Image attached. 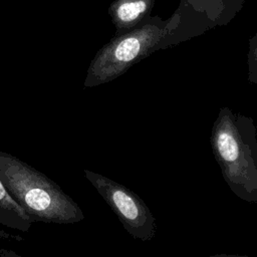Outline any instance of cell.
<instances>
[{"label":"cell","mask_w":257,"mask_h":257,"mask_svg":"<svg viewBox=\"0 0 257 257\" xmlns=\"http://www.w3.org/2000/svg\"><path fill=\"white\" fill-rule=\"evenodd\" d=\"M210 144L222 177L240 200L257 204V128L249 116L220 108Z\"/></svg>","instance_id":"obj_1"},{"label":"cell","mask_w":257,"mask_h":257,"mask_svg":"<svg viewBox=\"0 0 257 257\" xmlns=\"http://www.w3.org/2000/svg\"><path fill=\"white\" fill-rule=\"evenodd\" d=\"M0 179L32 222L74 224L84 213L54 181L15 156L0 151Z\"/></svg>","instance_id":"obj_2"},{"label":"cell","mask_w":257,"mask_h":257,"mask_svg":"<svg viewBox=\"0 0 257 257\" xmlns=\"http://www.w3.org/2000/svg\"><path fill=\"white\" fill-rule=\"evenodd\" d=\"M171 33V22L149 18L128 31L114 35L92 58L83 86L94 87L122 75L132 65L161 47Z\"/></svg>","instance_id":"obj_3"},{"label":"cell","mask_w":257,"mask_h":257,"mask_svg":"<svg viewBox=\"0 0 257 257\" xmlns=\"http://www.w3.org/2000/svg\"><path fill=\"white\" fill-rule=\"evenodd\" d=\"M83 173L133 238L151 241L155 237L156 218L139 195L101 174L89 170Z\"/></svg>","instance_id":"obj_4"},{"label":"cell","mask_w":257,"mask_h":257,"mask_svg":"<svg viewBox=\"0 0 257 257\" xmlns=\"http://www.w3.org/2000/svg\"><path fill=\"white\" fill-rule=\"evenodd\" d=\"M155 0H113L108 14L115 28V35L126 32L149 19Z\"/></svg>","instance_id":"obj_5"},{"label":"cell","mask_w":257,"mask_h":257,"mask_svg":"<svg viewBox=\"0 0 257 257\" xmlns=\"http://www.w3.org/2000/svg\"><path fill=\"white\" fill-rule=\"evenodd\" d=\"M32 223L30 217L12 198L0 179V224L9 229L27 232Z\"/></svg>","instance_id":"obj_6"},{"label":"cell","mask_w":257,"mask_h":257,"mask_svg":"<svg viewBox=\"0 0 257 257\" xmlns=\"http://www.w3.org/2000/svg\"><path fill=\"white\" fill-rule=\"evenodd\" d=\"M0 257H24L18 253H16L13 250L9 249H0Z\"/></svg>","instance_id":"obj_7"},{"label":"cell","mask_w":257,"mask_h":257,"mask_svg":"<svg viewBox=\"0 0 257 257\" xmlns=\"http://www.w3.org/2000/svg\"><path fill=\"white\" fill-rule=\"evenodd\" d=\"M210 257H251L248 255H239V254H226V253H222V254H217V255H213Z\"/></svg>","instance_id":"obj_8"},{"label":"cell","mask_w":257,"mask_h":257,"mask_svg":"<svg viewBox=\"0 0 257 257\" xmlns=\"http://www.w3.org/2000/svg\"><path fill=\"white\" fill-rule=\"evenodd\" d=\"M256 59H257V49H256Z\"/></svg>","instance_id":"obj_9"}]
</instances>
